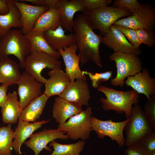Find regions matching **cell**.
I'll return each instance as SVG.
<instances>
[{
    "instance_id": "1",
    "label": "cell",
    "mask_w": 155,
    "mask_h": 155,
    "mask_svg": "<svg viewBox=\"0 0 155 155\" xmlns=\"http://www.w3.org/2000/svg\"><path fill=\"white\" fill-rule=\"evenodd\" d=\"M73 29L75 38V44L79 50L78 56L81 66L90 61L102 67L99 53L102 37L93 31L85 16L78 15L74 20Z\"/></svg>"
},
{
    "instance_id": "2",
    "label": "cell",
    "mask_w": 155,
    "mask_h": 155,
    "mask_svg": "<svg viewBox=\"0 0 155 155\" xmlns=\"http://www.w3.org/2000/svg\"><path fill=\"white\" fill-rule=\"evenodd\" d=\"M97 90L104 93L106 97L105 99L102 97L100 100L104 110H113L117 114L124 113L126 118L130 117L132 106L139 102V94L133 89L119 91L100 85Z\"/></svg>"
},
{
    "instance_id": "3",
    "label": "cell",
    "mask_w": 155,
    "mask_h": 155,
    "mask_svg": "<svg viewBox=\"0 0 155 155\" xmlns=\"http://www.w3.org/2000/svg\"><path fill=\"white\" fill-rule=\"evenodd\" d=\"M29 43L20 29H11L0 37V60L13 55L19 60L23 69L26 56L31 53Z\"/></svg>"
},
{
    "instance_id": "4",
    "label": "cell",
    "mask_w": 155,
    "mask_h": 155,
    "mask_svg": "<svg viewBox=\"0 0 155 155\" xmlns=\"http://www.w3.org/2000/svg\"><path fill=\"white\" fill-rule=\"evenodd\" d=\"M132 13L121 8L108 6L91 11L84 15L93 29L98 30L101 35L109 33L111 26L121 17Z\"/></svg>"
},
{
    "instance_id": "5",
    "label": "cell",
    "mask_w": 155,
    "mask_h": 155,
    "mask_svg": "<svg viewBox=\"0 0 155 155\" xmlns=\"http://www.w3.org/2000/svg\"><path fill=\"white\" fill-rule=\"evenodd\" d=\"M124 130L126 136L125 145L127 147L138 142L154 131L138 104L132 106L129 120Z\"/></svg>"
},
{
    "instance_id": "6",
    "label": "cell",
    "mask_w": 155,
    "mask_h": 155,
    "mask_svg": "<svg viewBox=\"0 0 155 155\" xmlns=\"http://www.w3.org/2000/svg\"><path fill=\"white\" fill-rule=\"evenodd\" d=\"M109 58L115 62L117 67L116 76L111 80V84L114 86L123 87L126 78L134 75L143 69L140 59L135 55L114 52Z\"/></svg>"
},
{
    "instance_id": "7",
    "label": "cell",
    "mask_w": 155,
    "mask_h": 155,
    "mask_svg": "<svg viewBox=\"0 0 155 155\" xmlns=\"http://www.w3.org/2000/svg\"><path fill=\"white\" fill-rule=\"evenodd\" d=\"M92 107H88L85 110L70 118L67 121L59 124L57 129L65 132L70 139L85 140L89 138L92 131Z\"/></svg>"
},
{
    "instance_id": "8",
    "label": "cell",
    "mask_w": 155,
    "mask_h": 155,
    "mask_svg": "<svg viewBox=\"0 0 155 155\" xmlns=\"http://www.w3.org/2000/svg\"><path fill=\"white\" fill-rule=\"evenodd\" d=\"M61 62L48 54L34 51L27 55L25 59V71L40 82L44 84L47 79L41 74L46 68L52 70L61 69Z\"/></svg>"
},
{
    "instance_id": "9",
    "label": "cell",
    "mask_w": 155,
    "mask_h": 155,
    "mask_svg": "<svg viewBox=\"0 0 155 155\" xmlns=\"http://www.w3.org/2000/svg\"><path fill=\"white\" fill-rule=\"evenodd\" d=\"M113 24L133 30L143 29L153 32L155 26V9L148 3L142 4L131 16L119 19Z\"/></svg>"
},
{
    "instance_id": "10",
    "label": "cell",
    "mask_w": 155,
    "mask_h": 155,
    "mask_svg": "<svg viewBox=\"0 0 155 155\" xmlns=\"http://www.w3.org/2000/svg\"><path fill=\"white\" fill-rule=\"evenodd\" d=\"M129 120V117L120 122H115L111 119L103 121L92 116V130L95 131L98 138L103 139L105 136L108 137L112 141H116L119 146L123 147L125 142L123 131Z\"/></svg>"
},
{
    "instance_id": "11",
    "label": "cell",
    "mask_w": 155,
    "mask_h": 155,
    "mask_svg": "<svg viewBox=\"0 0 155 155\" xmlns=\"http://www.w3.org/2000/svg\"><path fill=\"white\" fill-rule=\"evenodd\" d=\"M17 84L19 101L23 110L42 94L41 88L43 84L35 79L25 71L22 74L21 78Z\"/></svg>"
},
{
    "instance_id": "12",
    "label": "cell",
    "mask_w": 155,
    "mask_h": 155,
    "mask_svg": "<svg viewBox=\"0 0 155 155\" xmlns=\"http://www.w3.org/2000/svg\"><path fill=\"white\" fill-rule=\"evenodd\" d=\"M114 52H121L138 56L141 53L140 47L131 44L122 33L114 24L110 27L108 33L102 37V42Z\"/></svg>"
},
{
    "instance_id": "13",
    "label": "cell",
    "mask_w": 155,
    "mask_h": 155,
    "mask_svg": "<svg viewBox=\"0 0 155 155\" xmlns=\"http://www.w3.org/2000/svg\"><path fill=\"white\" fill-rule=\"evenodd\" d=\"M29 138L24 144L34 152L35 155H39L44 149L51 151L47 145L57 139L67 140L69 138L65 132L57 129H44L39 132L33 133Z\"/></svg>"
},
{
    "instance_id": "14",
    "label": "cell",
    "mask_w": 155,
    "mask_h": 155,
    "mask_svg": "<svg viewBox=\"0 0 155 155\" xmlns=\"http://www.w3.org/2000/svg\"><path fill=\"white\" fill-rule=\"evenodd\" d=\"M70 82L59 96L81 106H88L91 96L86 80L78 79Z\"/></svg>"
},
{
    "instance_id": "15",
    "label": "cell",
    "mask_w": 155,
    "mask_h": 155,
    "mask_svg": "<svg viewBox=\"0 0 155 155\" xmlns=\"http://www.w3.org/2000/svg\"><path fill=\"white\" fill-rule=\"evenodd\" d=\"M125 84L138 94L145 95L148 100L155 95V78L150 76L146 68H143L134 75L127 77Z\"/></svg>"
},
{
    "instance_id": "16",
    "label": "cell",
    "mask_w": 155,
    "mask_h": 155,
    "mask_svg": "<svg viewBox=\"0 0 155 155\" xmlns=\"http://www.w3.org/2000/svg\"><path fill=\"white\" fill-rule=\"evenodd\" d=\"M13 1L20 13L21 30L24 35L32 30L38 18L49 9L46 6L32 5L17 0Z\"/></svg>"
},
{
    "instance_id": "17",
    "label": "cell",
    "mask_w": 155,
    "mask_h": 155,
    "mask_svg": "<svg viewBox=\"0 0 155 155\" xmlns=\"http://www.w3.org/2000/svg\"><path fill=\"white\" fill-rule=\"evenodd\" d=\"M78 49L75 44L58 50L63 60L65 66V72L69 77L70 82H73L78 79L85 80L87 79L80 67V59L76 54Z\"/></svg>"
},
{
    "instance_id": "18",
    "label": "cell",
    "mask_w": 155,
    "mask_h": 155,
    "mask_svg": "<svg viewBox=\"0 0 155 155\" xmlns=\"http://www.w3.org/2000/svg\"><path fill=\"white\" fill-rule=\"evenodd\" d=\"M57 7L62 9L60 18V25L63 29L71 33L73 32V17L76 12L80 11L84 15L88 13L79 0H59Z\"/></svg>"
},
{
    "instance_id": "19",
    "label": "cell",
    "mask_w": 155,
    "mask_h": 155,
    "mask_svg": "<svg viewBox=\"0 0 155 155\" xmlns=\"http://www.w3.org/2000/svg\"><path fill=\"white\" fill-rule=\"evenodd\" d=\"M50 119L42 120L40 121L30 123L25 121H19L17 126L15 128L13 134V148L17 155L22 153L20 150L22 145L36 130L41 127L42 125L48 123Z\"/></svg>"
},
{
    "instance_id": "20",
    "label": "cell",
    "mask_w": 155,
    "mask_h": 155,
    "mask_svg": "<svg viewBox=\"0 0 155 155\" xmlns=\"http://www.w3.org/2000/svg\"><path fill=\"white\" fill-rule=\"evenodd\" d=\"M83 111L82 106L59 96L54 100L52 111L53 118L60 124L63 123L71 117Z\"/></svg>"
},
{
    "instance_id": "21",
    "label": "cell",
    "mask_w": 155,
    "mask_h": 155,
    "mask_svg": "<svg viewBox=\"0 0 155 155\" xmlns=\"http://www.w3.org/2000/svg\"><path fill=\"white\" fill-rule=\"evenodd\" d=\"M48 75L50 78L44 83V93L49 97L57 95L59 96L70 82L69 77L61 69L52 70Z\"/></svg>"
},
{
    "instance_id": "22",
    "label": "cell",
    "mask_w": 155,
    "mask_h": 155,
    "mask_svg": "<svg viewBox=\"0 0 155 155\" xmlns=\"http://www.w3.org/2000/svg\"><path fill=\"white\" fill-rule=\"evenodd\" d=\"M65 30L60 25L55 30H49L43 32L44 38L50 46L57 51L75 44V38L74 34H65Z\"/></svg>"
},
{
    "instance_id": "23",
    "label": "cell",
    "mask_w": 155,
    "mask_h": 155,
    "mask_svg": "<svg viewBox=\"0 0 155 155\" xmlns=\"http://www.w3.org/2000/svg\"><path fill=\"white\" fill-rule=\"evenodd\" d=\"M19 66L8 57L0 60V83L8 87L17 84L21 77Z\"/></svg>"
},
{
    "instance_id": "24",
    "label": "cell",
    "mask_w": 155,
    "mask_h": 155,
    "mask_svg": "<svg viewBox=\"0 0 155 155\" xmlns=\"http://www.w3.org/2000/svg\"><path fill=\"white\" fill-rule=\"evenodd\" d=\"M9 7L8 13L0 14V37L6 34L12 28L21 29L22 24L20 11L14 3L13 0H6Z\"/></svg>"
},
{
    "instance_id": "25",
    "label": "cell",
    "mask_w": 155,
    "mask_h": 155,
    "mask_svg": "<svg viewBox=\"0 0 155 155\" xmlns=\"http://www.w3.org/2000/svg\"><path fill=\"white\" fill-rule=\"evenodd\" d=\"M62 11V9L59 7L49 8L38 18L31 31L44 32L49 30H55L60 25Z\"/></svg>"
},
{
    "instance_id": "26",
    "label": "cell",
    "mask_w": 155,
    "mask_h": 155,
    "mask_svg": "<svg viewBox=\"0 0 155 155\" xmlns=\"http://www.w3.org/2000/svg\"><path fill=\"white\" fill-rule=\"evenodd\" d=\"M7 101L1 110L2 119L5 123L16 124L22 110L18 100L17 93L13 91L7 94Z\"/></svg>"
},
{
    "instance_id": "27",
    "label": "cell",
    "mask_w": 155,
    "mask_h": 155,
    "mask_svg": "<svg viewBox=\"0 0 155 155\" xmlns=\"http://www.w3.org/2000/svg\"><path fill=\"white\" fill-rule=\"evenodd\" d=\"M49 97L43 93L34 99L22 110L18 121L34 123L42 115L46 104Z\"/></svg>"
},
{
    "instance_id": "28",
    "label": "cell",
    "mask_w": 155,
    "mask_h": 155,
    "mask_svg": "<svg viewBox=\"0 0 155 155\" xmlns=\"http://www.w3.org/2000/svg\"><path fill=\"white\" fill-rule=\"evenodd\" d=\"M24 35L29 43L31 52L45 53L57 59L61 56L58 51L54 50L48 44L44 38L43 32L31 31Z\"/></svg>"
},
{
    "instance_id": "29",
    "label": "cell",
    "mask_w": 155,
    "mask_h": 155,
    "mask_svg": "<svg viewBox=\"0 0 155 155\" xmlns=\"http://www.w3.org/2000/svg\"><path fill=\"white\" fill-rule=\"evenodd\" d=\"M85 144L83 140L68 144H61L54 140L50 143L49 146L53 147L54 151L49 155H80Z\"/></svg>"
},
{
    "instance_id": "30",
    "label": "cell",
    "mask_w": 155,
    "mask_h": 155,
    "mask_svg": "<svg viewBox=\"0 0 155 155\" xmlns=\"http://www.w3.org/2000/svg\"><path fill=\"white\" fill-rule=\"evenodd\" d=\"M13 132L11 124L0 127L1 155H12Z\"/></svg>"
},
{
    "instance_id": "31",
    "label": "cell",
    "mask_w": 155,
    "mask_h": 155,
    "mask_svg": "<svg viewBox=\"0 0 155 155\" xmlns=\"http://www.w3.org/2000/svg\"><path fill=\"white\" fill-rule=\"evenodd\" d=\"M83 74L87 75L90 79L92 86L97 89L101 83L108 81L112 77L113 72L112 71L98 73H93L84 70L82 71Z\"/></svg>"
},
{
    "instance_id": "32",
    "label": "cell",
    "mask_w": 155,
    "mask_h": 155,
    "mask_svg": "<svg viewBox=\"0 0 155 155\" xmlns=\"http://www.w3.org/2000/svg\"><path fill=\"white\" fill-rule=\"evenodd\" d=\"M143 111L154 131H155V95L152 96L148 100L144 106Z\"/></svg>"
},
{
    "instance_id": "33",
    "label": "cell",
    "mask_w": 155,
    "mask_h": 155,
    "mask_svg": "<svg viewBox=\"0 0 155 155\" xmlns=\"http://www.w3.org/2000/svg\"><path fill=\"white\" fill-rule=\"evenodd\" d=\"M139 41L141 43L152 47L155 44V35L153 32L143 29L134 30Z\"/></svg>"
},
{
    "instance_id": "34",
    "label": "cell",
    "mask_w": 155,
    "mask_h": 155,
    "mask_svg": "<svg viewBox=\"0 0 155 155\" xmlns=\"http://www.w3.org/2000/svg\"><path fill=\"white\" fill-rule=\"evenodd\" d=\"M141 5L137 0H115L114 1L113 6L125 9L132 13Z\"/></svg>"
},
{
    "instance_id": "35",
    "label": "cell",
    "mask_w": 155,
    "mask_h": 155,
    "mask_svg": "<svg viewBox=\"0 0 155 155\" xmlns=\"http://www.w3.org/2000/svg\"><path fill=\"white\" fill-rule=\"evenodd\" d=\"M114 25L122 33L131 44L137 47H139L141 43L138 40L134 30L120 25Z\"/></svg>"
},
{
    "instance_id": "36",
    "label": "cell",
    "mask_w": 155,
    "mask_h": 155,
    "mask_svg": "<svg viewBox=\"0 0 155 155\" xmlns=\"http://www.w3.org/2000/svg\"><path fill=\"white\" fill-rule=\"evenodd\" d=\"M79 0L81 3L85 7L88 12L103 7L108 6L112 1L111 0Z\"/></svg>"
},
{
    "instance_id": "37",
    "label": "cell",
    "mask_w": 155,
    "mask_h": 155,
    "mask_svg": "<svg viewBox=\"0 0 155 155\" xmlns=\"http://www.w3.org/2000/svg\"><path fill=\"white\" fill-rule=\"evenodd\" d=\"M138 142L147 152L150 154L155 150V131H154Z\"/></svg>"
},
{
    "instance_id": "38",
    "label": "cell",
    "mask_w": 155,
    "mask_h": 155,
    "mask_svg": "<svg viewBox=\"0 0 155 155\" xmlns=\"http://www.w3.org/2000/svg\"><path fill=\"white\" fill-rule=\"evenodd\" d=\"M125 155H150L139 143L127 147L124 152Z\"/></svg>"
},
{
    "instance_id": "39",
    "label": "cell",
    "mask_w": 155,
    "mask_h": 155,
    "mask_svg": "<svg viewBox=\"0 0 155 155\" xmlns=\"http://www.w3.org/2000/svg\"><path fill=\"white\" fill-rule=\"evenodd\" d=\"M8 87L3 84L0 86V107L1 108L4 106L7 100V91Z\"/></svg>"
},
{
    "instance_id": "40",
    "label": "cell",
    "mask_w": 155,
    "mask_h": 155,
    "mask_svg": "<svg viewBox=\"0 0 155 155\" xmlns=\"http://www.w3.org/2000/svg\"><path fill=\"white\" fill-rule=\"evenodd\" d=\"M9 6L6 0H0V14L4 15L8 12Z\"/></svg>"
},
{
    "instance_id": "41",
    "label": "cell",
    "mask_w": 155,
    "mask_h": 155,
    "mask_svg": "<svg viewBox=\"0 0 155 155\" xmlns=\"http://www.w3.org/2000/svg\"><path fill=\"white\" fill-rule=\"evenodd\" d=\"M18 1L29 2L36 6H46L45 0H20Z\"/></svg>"
},
{
    "instance_id": "42",
    "label": "cell",
    "mask_w": 155,
    "mask_h": 155,
    "mask_svg": "<svg viewBox=\"0 0 155 155\" xmlns=\"http://www.w3.org/2000/svg\"><path fill=\"white\" fill-rule=\"evenodd\" d=\"M59 0H45L46 6L49 8L57 7Z\"/></svg>"
},
{
    "instance_id": "43",
    "label": "cell",
    "mask_w": 155,
    "mask_h": 155,
    "mask_svg": "<svg viewBox=\"0 0 155 155\" xmlns=\"http://www.w3.org/2000/svg\"><path fill=\"white\" fill-rule=\"evenodd\" d=\"M150 155H155V150L150 154Z\"/></svg>"
},
{
    "instance_id": "44",
    "label": "cell",
    "mask_w": 155,
    "mask_h": 155,
    "mask_svg": "<svg viewBox=\"0 0 155 155\" xmlns=\"http://www.w3.org/2000/svg\"><path fill=\"white\" fill-rule=\"evenodd\" d=\"M24 155H27L26 154H25L24 153Z\"/></svg>"
},
{
    "instance_id": "45",
    "label": "cell",
    "mask_w": 155,
    "mask_h": 155,
    "mask_svg": "<svg viewBox=\"0 0 155 155\" xmlns=\"http://www.w3.org/2000/svg\"><path fill=\"white\" fill-rule=\"evenodd\" d=\"M0 155H1L0 154Z\"/></svg>"
}]
</instances>
